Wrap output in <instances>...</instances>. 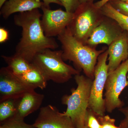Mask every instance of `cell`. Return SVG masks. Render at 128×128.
<instances>
[{"mask_svg":"<svg viewBox=\"0 0 128 128\" xmlns=\"http://www.w3.org/2000/svg\"><path fill=\"white\" fill-rule=\"evenodd\" d=\"M127 80H128V76H127Z\"/></svg>","mask_w":128,"mask_h":128,"instance_id":"cell-31","label":"cell"},{"mask_svg":"<svg viewBox=\"0 0 128 128\" xmlns=\"http://www.w3.org/2000/svg\"><path fill=\"white\" fill-rule=\"evenodd\" d=\"M118 0L124 2H126L128 1V0Z\"/></svg>","mask_w":128,"mask_h":128,"instance_id":"cell-30","label":"cell"},{"mask_svg":"<svg viewBox=\"0 0 128 128\" xmlns=\"http://www.w3.org/2000/svg\"><path fill=\"white\" fill-rule=\"evenodd\" d=\"M72 20L74 21L73 28L70 29L72 34L77 40L81 42L93 30L94 19L93 14L90 10H86L78 15L74 13Z\"/></svg>","mask_w":128,"mask_h":128,"instance_id":"cell-12","label":"cell"},{"mask_svg":"<svg viewBox=\"0 0 128 128\" xmlns=\"http://www.w3.org/2000/svg\"><path fill=\"white\" fill-rule=\"evenodd\" d=\"M108 56V50L98 56L90 93L88 108L99 116L105 115L106 111L103 94L108 76V67L106 64Z\"/></svg>","mask_w":128,"mask_h":128,"instance_id":"cell-6","label":"cell"},{"mask_svg":"<svg viewBox=\"0 0 128 128\" xmlns=\"http://www.w3.org/2000/svg\"><path fill=\"white\" fill-rule=\"evenodd\" d=\"M88 0H80V2L81 3H84L86 2Z\"/></svg>","mask_w":128,"mask_h":128,"instance_id":"cell-29","label":"cell"},{"mask_svg":"<svg viewBox=\"0 0 128 128\" xmlns=\"http://www.w3.org/2000/svg\"><path fill=\"white\" fill-rule=\"evenodd\" d=\"M101 124V128H122L115 125V120L110 118L108 115L98 116Z\"/></svg>","mask_w":128,"mask_h":128,"instance_id":"cell-22","label":"cell"},{"mask_svg":"<svg viewBox=\"0 0 128 128\" xmlns=\"http://www.w3.org/2000/svg\"><path fill=\"white\" fill-rule=\"evenodd\" d=\"M16 98H8L0 102V121L2 123L16 115Z\"/></svg>","mask_w":128,"mask_h":128,"instance_id":"cell-18","label":"cell"},{"mask_svg":"<svg viewBox=\"0 0 128 128\" xmlns=\"http://www.w3.org/2000/svg\"><path fill=\"white\" fill-rule=\"evenodd\" d=\"M17 76L26 83L36 89L39 88L44 89L47 86L48 80L40 70L33 65L30 70L25 73Z\"/></svg>","mask_w":128,"mask_h":128,"instance_id":"cell-16","label":"cell"},{"mask_svg":"<svg viewBox=\"0 0 128 128\" xmlns=\"http://www.w3.org/2000/svg\"><path fill=\"white\" fill-rule=\"evenodd\" d=\"M126 2H127V3H128V1Z\"/></svg>","mask_w":128,"mask_h":128,"instance_id":"cell-33","label":"cell"},{"mask_svg":"<svg viewBox=\"0 0 128 128\" xmlns=\"http://www.w3.org/2000/svg\"><path fill=\"white\" fill-rule=\"evenodd\" d=\"M42 14L38 9L19 13L14 17L15 25L22 28V38L16 48V53L31 62L38 53L47 49L58 47L53 38L46 36L40 23Z\"/></svg>","mask_w":128,"mask_h":128,"instance_id":"cell-1","label":"cell"},{"mask_svg":"<svg viewBox=\"0 0 128 128\" xmlns=\"http://www.w3.org/2000/svg\"><path fill=\"white\" fill-rule=\"evenodd\" d=\"M98 115L92 110L88 109L84 120V128H101Z\"/></svg>","mask_w":128,"mask_h":128,"instance_id":"cell-20","label":"cell"},{"mask_svg":"<svg viewBox=\"0 0 128 128\" xmlns=\"http://www.w3.org/2000/svg\"><path fill=\"white\" fill-rule=\"evenodd\" d=\"M7 0H0V8L2 7L3 5Z\"/></svg>","mask_w":128,"mask_h":128,"instance_id":"cell-28","label":"cell"},{"mask_svg":"<svg viewBox=\"0 0 128 128\" xmlns=\"http://www.w3.org/2000/svg\"><path fill=\"white\" fill-rule=\"evenodd\" d=\"M42 1L44 6L48 8H50V5L51 3H54V4L62 6L61 2L58 0H42Z\"/></svg>","mask_w":128,"mask_h":128,"instance_id":"cell-26","label":"cell"},{"mask_svg":"<svg viewBox=\"0 0 128 128\" xmlns=\"http://www.w3.org/2000/svg\"><path fill=\"white\" fill-rule=\"evenodd\" d=\"M44 6L41 0H7L1 8V15L7 19L16 12H25L41 8Z\"/></svg>","mask_w":128,"mask_h":128,"instance_id":"cell-13","label":"cell"},{"mask_svg":"<svg viewBox=\"0 0 128 128\" xmlns=\"http://www.w3.org/2000/svg\"><path fill=\"white\" fill-rule=\"evenodd\" d=\"M36 88L26 83L8 66L0 70V102L8 98H17Z\"/></svg>","mask_w":128,"mask_h":128,"instance_id":"cell-8","label":"cell"},{"mask_svg":"<svg viewBox=\"0 0 128 128\" xmlns=\"http://www.w3.org/2000/svg\"><path fill=\"white\" fill-rule=\"evenodd\" d=\"M43 14L40 23L46 36L53 38L58 36L70 25L74 16V13L64 11L60 9L51 10L42 6Z\"/></svg>","mask_w":128,"mask_h":128,"instance_id":"cell-7","label":"cell"},{"mask_svg":"<svg viewBox=\"0 0 128 128\" xmlns=\"http://www.w3.org/2000/svg\"><path fill=\"white\" fill-rule=\"evenodd\" d=\"M65 8L66 11L74 13L80 6V0H58Z\"/></svg>","mask_w":128,"mask_h":128,"instance_id":"cell-21","label":"cell"},{"mask_svg":"<svg viewBox=\"0 0 128 128\" xmlns=\"http://www.w3.org/2000/svg\"><path fill=\"white\" fill-rule=\"evenodd\" d=\"M118 36L106 25H101L92 30L88 43L91 45L104 44L109 45Z\"/></svg>","mask_w":128,"mask_h":128,"instance_id":"cell-14","label":"cell"},{"mask_svg":"<svg viewBox=\"0 0 128 128\" xmlns=\"http://www.w3.org/2000/svg\"><path fill=\"white\" fill-rule=\"evenodd\" d=\"M116 2L119 11L124 15L128 16V3L118 0H117Z\"/></svg>","mask_w":128,"mask_h":128,"instance_id":"cell-23","label":"cell"},{"mask_svg":"<svg viewBox=\"0 0 128 128\" xmlns=\"http://www.w3.org/2000/svg\"><path fill=\"white\" fill-rule=\"evenodd\" d=\"M74 79L77 88L71 89L70 95L62 97V104L67 106L66 111L63 113L71 118L76 128H84L93 80L80 74L75 76Z\"/></svg>","mask_w":128,"mask_h":128,"instance_id":"cell-4","label":"cell"},{"mask_svg":"<svg viewBox=\"0 0 128 128\" xmlns=\"http://www.w3.org/2000/svg\"><path fill=\"white\" fill-rule=\"evenodd\" d=\"M128 59L124 61L114 71L108 73L105 86L106 111L112 113L116 108H122L124 102L119 98L121 92L128 86L127 73Z\"/></svg>","mask_w":128,"mask_h":128,"instance_id":"cell-5","label":"cell"},{"mask_svg":"<svg viewBox=\"0 0 128 128\" xmlns=\"http://www.w3.org/2000/svg\"><path fill=\"white\" fill-rule=\"evenodd\" d=\"M101 8L104 15L115 20L122 28L128 31V16L121 13L108 2Z\"/></svg>","mask_w":128,"mask_h":128,"instance_id":"cell-17","label":"cell"},{"mask_svg":"<svg viewBox=\"0 0 128 128\" xmlns=\"http://www.w3.org/2000/svg\"><path fill=\"white\" fill-rule=\"evenodd\" d=\"M58 39L63 48V60L72 61L83 70L87 77L94 80L97 60L103 51L83 45L73 36L68 27L58 36Z\"/></svg>","mask_w":128,"mask_h":128,"instance_id":"cell-2","label":"cell"},{"mask_svg":"<svg viewBox=\"0 0 128 128\" xmlns=\"http://www.w3.org/2000/svg\"><path fill=\"white\" fill-rule=\"evenodd\" d=\"M118 110L124 116V118L121 121L120 126L122 128H128V107L121 108Z\"/></svg>","mask_w":128,"mask_h":128,"instance_id":"cell-24","label":"cell"},{"mask_svg":"<svg viewBox=\"0 0 128 128\" xmlns=\"http://www.w3.org/2000/svg\"><path fill=\"white\" fill-rule=\"evenodd\" d=\"M33 125L37 128H76L71 118L51 105L40 108Z\"/></svg>","mask_w":128,"mask_h":128,"instance_id":"cell-9","label":"cell"},{"mask_svg":"<svg viewBox=\"0 0 128 128\" xmlns=\"http://www.w3.org/2000/svg\"></svg>","mask_w":128,"mask_h":128,"instance_id":"cell-32","label":"cell"},{"mask_svg":"<svg viewBox=\"0 0 128 128\" xmlns=\"http://www.w3.org/2000/svg\"><path fill=\"white\" fill-rule=\"evenodd\" d=\"M108 51L109 73L116 70L121 62L128 59V38L124 34L118 36L110 44Z\"/></svg>","mask_w":128,"mask_h":128,"instance_id":"cell-10","label":"cell"},{"mask_svg":"<svg viewBox=\"0 0 128 128\" xmlns=\"http://www.w3.org/2000/svg\"><path fill=\"white\" fill-rule=\"evenodd\" d=\"M0 128H37L33 125L28 124L24 119L14 116L2 123Z\"/></svg>","mask_w":128,"mask_h":128,"instance_id":"cell-19","label":"cell"},{"mask_svg":"<svg viewBox=\"0 0 128 128\" xmlns=\"http://www.w3.org/2000/svg\"><path fill=\"white\" fill-rule=\"evenodd\" d=\"M8 67L16 75L25 73L32 68V64L25 58L16 54L11 56H2Z\"/></svg>","mask_w":128,"mask_h":128,"instance_id":"cell-15","label":"cell"},{"mask_svg":"<svg viewBox=\"0 0 128 128\" xmlns=\"http://www.w3.org/2000/svg\"><path fill=\"white\" fill-rule=\"evenodd\" d=\"M44 96L35 91H30L16 99V113L15 116L24 118L39 109Z\"/></svg>","mask_w":128,"mask_h":128,"instance_id":"cell-11","label":"cell"},{"mask_svg":"<svg viewBox=\"0 0 128 128\" xmlns=\"http://www.w3.org/2000/svg\"><path fill=\"white\" fill-rule=\"evenodd\" d=\"M9 32L4 28H0V43L5 42L9 39Z\"/></svg>","mask_w":128,"mask_h":128,"instance_id":"cell-25","label":"cell"},{"mask_svg":"<svg viewBox=\"0 0 128 128\" xmlns=\"http://www.w3.org/2000/svg\"><path fill=\"white\" fill-rule=\"evenodd\" d=\"M63 50L47 49L38 53L31 63L40 70L47 80L61 84L67 82L80 72L65 63Z\"/></svg>","mask_w":128,"mask_h":128,"instance_id":"cell-3","label":"cell"},{"mask_svg":"<svg viewBox=\"0 0 128 128\" xmlns=\"http://www.w3.org/2000/svg\"><path fill=\"white\" fill-rule=\"evenodd\" d=\"M110 0H101L95 3L94 6L96 8L100 9L106 3H108Z\"/></svg>","mask_w":128,"mask_h":128,"instance_id":"cell-27","label":"cell"}]
</instances>
